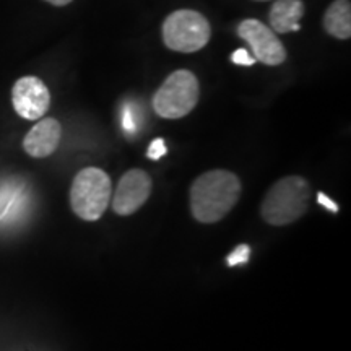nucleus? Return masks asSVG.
<instances>
[{"instance_id": "f257e3e1", "label": "nucleus", "mask_w": 351, "mask_h": 351, "mask_svg": "<svg viewBox=\"0 0 351 351\" xmlns=\"http://www.w3.org/2000/svg\"><path fill=\"white\" fill-rule=\"evenodd\" d=\"M241 181L231 171H207L195 179L189 192L191 212L197 221L217 223L231 212L241 197Z\"/></svg>"}, {"instance_id": "f03ea898", "label": "nucleus", "mask_w": 351, "mask_h": 351, "mask_svg": "<svg viewBox=\"0 0 351 351\" xmlns=\"http://www.w3.org/2000/svg\"><path fill=\"white\" fill-rule=\"evenodd\" d=\"M311 187L301 176H287L275 182L262 202L263 221L271 226H285L300 219L307 210Z\"/></svg>"}, {"instance_id": "7ed1b4c3", "label": "nucleus", "mask_w": 351, "mask_h": 351, "mask_svg": "<svg viewBox=\"0 0 351 351\" xmlns=\"http://www.w3.org/2000/svg\"><path fill=\"white\" fill-rule=\"evenodd\" d=\"M111 179L98 168L82 169L70 186V207L85 221H98L111 204Z\"/></svg>"}, {"instance_id": "20e7f679", "label": "nucleus", "mask_w": 351, "mask_h": 351, "mask_svg": "<svg viewBox=\"0 0 351 351\" xmlns=\"http://www.w3.org/2000/svg\"><path fill=\"white\" fill-rule=\"evenodd\" d=\"M199 80L191 70H176L153 96V109L163 119H181L199 103Z\"/></svg>"}, {"instance_id": "39448f33", "label": "nucleus", "mask_w": 351, "mask_h": 351, "mask_svg": "<svg viewBox=\"0 0 351 351\" xmlns=\"http://www.w3.org/2000/svg\"><path fill=\"white\" fill-rule=\"evenodd\" d=\"M161 34L168 49L191 54L207 46L212 36V26L199 12L178 10L163 21Z\"/></svg>"}, {"instance_id": "423d86ee", "label": "nucleus", "mask_w": 351, "mask_h": 351, "mask_svg": "<svg viewBox=\"0 0 351 351\" xmlns=\"http://www.w3.org/2000/svg\"><path fill=\"white\" fill-rule=\"evenodd\" d=\"M238 34L241 39L251 46L254 59L265 65H280L287 60V49L283 43L270 26L263 25L262 21L247 19L241 21L238 26Z\"/></svg>"}, {"instance_id": "0eeeda50", "label": "nucleus", "mask_w": 351, "mask_h": 351, "mask_svg": "<svg viewBox=\"0 0 351 351\" xmlns=\"http://www.w3.org/2000/svg\"><path fill=\"white\" fill-rule=\"evenodd\" d=\"M12 104L20 117L38 121L49 111L51 93L41 78L21 77L12 88Z\"/></svg>"}, {"instance_id": "6e6552de", "label": "nucleus", "mask_w": 351, "mask_h": 351, "mask_svg": "<svg viewBox=\"0 0 351 351\" xmlns=\"http://www.w3.org/2000/svg\"><path fill=\"white\" fill-rule=\"evenodd\" d=\"M152 178L143 169H130L124 173L112 194V210L121 217L135 213L150 199Z\"/></svg>"}, {"instance_id": "1a4fd4ad", "label": "nucleus", "mask_w": 351, "mask_h": 351, "mask_svg": "<svg viewBox=\"0 0 351 351\" xmlns=\"http://www.w3.org/2000/svg\"><path fill=\"white\" fill-rule=\"evenodd\" d=\"M62 137V127L59 121L46 117L33 125L25 135L23 150L33 158H47L57 150Z\"/></svg>"}, {"instance_id": "9d476101", "label": "nucleus", "mask_w": 351, "mask_h": 351, "mask_svg": "<svg viewBox=\"0 0 351 351\" xmlns=\"http://www.w3.org/2000/svg\"><path fill=\"white\" fill-rule=\"evenodd\" d=\"M302 16H304L302 0H275L269 13L270 28L280 34L300 32Z\"/></svg>"}, {"instance_id": "9b49d317", "label": "nucleus", "mask_w": 351, "mask_h": 351, "mask_svg": "<svg viewBox=\"0 0 351 351\" xmlns=\"http://www.w3.org/2000/svg\"><path fill=\"white\" fill-rule=\"evenodd\" d=\"M324 28L337 39L351 36V3L350 0H335L327 7L324 15Z\"/></svg>"}, {"instance_id": "f8f14e48", "label": "nucleus", "mask_w": 351, "mask_h": 351, "mask_svg": "<svg viewBox=\"0 0 351 351\" xmlns=\"http://www.w3.org/2000/svg\"><path fill=\"white\" fill-rule=\"evenodd\" d=\"M249 254H251V249H249V245H239V247H236L234 251L230 257L226 258L228 265L230 267H234V265H241V263H245L249 261Z\"/></svg>"}, {"instance_id": "ddd939ff", "label": "nucleus", "mask_w": 351, "mask_h": 351, "mask_svg": "<svg viewBox=\"0 0 351 351\" xmlns=\"http://www.w3.org/2000/svg\"><path fill=\"white\" fill-rule=\"evenodd\" d=\"M166 143L163 138H155L153 142L150 143V147H148V152L147 155L148 158H152V160H160V158H163L166 155Z\"/></svg>"}, {"instance_id": "4468645a", "label": "nucleus", "mask_w": 351, "mask_h": 351, "mask_svg": "<svg viewBox=\"0 0 351 351\" xmlns=\"http://www.w3.org/2000/svg\"><path fill=\"white\" fill-rule=\"evenodd\" d=\"M231 60L236 65H244V67H251V65H254V62H256V59H254V57L245 49H238L232 52Z\"/></svg>"}, {"instance_id": "2eb2a0df", "label": "nucleus", "mask_w": 351, "mask_h": 351, "mask_svg": "<svg viewBox=\"0 0 351 351\" xmlns=\"http://www.w3.org/2000/svg\"><path fill=\"white\" fill-rule=\"evenodd\" d=\"M317 202H319V204H322L327 210H330L332 213L339 212V205H337L332 199H328V197L324 194V192H319V194H317Z\"/></svg>"}, {"instance_id": "dca6fc26", "label": "nucleus", "mask_w": 351, "mask_h": 351, "mask_svg": "<svg viewBox=\"0 0 351 351\" xmlns=\"http://www.w3.org/2000/svg\"><path fill=\"white\" fill-rule=\"evenodd\" d=\"M46 2H49L51 5H56V7H64V5H69L72 0H46Z\"/></svg>"}, {"instance_id": "f3484780", "label": "nucleus", "mask_w": 351, "mask_h": 351, "mask_svg": "<svg viewBox=\"0 0 351 351\" xmlns=\"http://www.w3.org/2000/svg\"><path fill=\"white\" fill-rule=\"evenodd\" d=\"M256 2H267V0H256Z\"/></svg>"}]
</instances>
